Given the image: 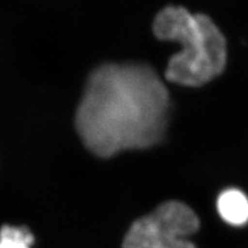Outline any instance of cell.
<instances>
[{"label": "cell", "mask_w": 248, "mask_h": 248, "mask_svg": "<svg viewBox=\"0 0 248 248\" xmlns=\"http://www.w3.org/2000/svg\"><path fill=\"white\" fill-rule=\"evenodd\" d=\"M169 111L168 90L151 66L107 63L90 75L75 126L93 154L110 157L159 144Z\"/></svg>", "instance_id": "6da1fadb"}, {"label": "cell", "mask_w": 248, "mask_h": 248, "mask_svg": "<svg viewBox=\"0 0 248 248\" xmlns=\"http://www.w3.org/2000/svg\"><path fill=\"white\" fill-rule=\"evenodd\" d=\"M153 32L161 40L177 42L182 52L168 61L166 78L197 88L219 76L226 66V40L207 15L192 14L182 6L170 5L157 13Z\"/></svg>", "instance_id": "7a4b0ae2"}, {"label": "cell", "mask_w": 248, "mask_h": 248, "mask_svg": "<svg viewBox=\"0 0 248 248\" xmlns=\"http://www.w3.org/2000/svg\"><path fill=\"white\" fill-rule=\"evenodd\" d=\"M197 214L181 201H168L136 221L124 237L123 248H195L187 240L199 230Z\"/></svg>", "instance_id": "3957f363"}, {"label": "cell", "mask_w": 248, "mask_h": 248, "mask_svg": "<svg viewBox=\"0 0 248 248\" xmlns=\"http://www.w3.org/2000/svg\"><path fill=\"white\" fill-rule=\"evenodd\" d=\"M217 210L223 221L233 226L248 222V198L243 192L230 188L222 192L217 199Z\"/></svg>", "instance_id": "277c9868"}, {"label": "cell", "mask_w": 248, "mask_h": 248, "mask_svg": "<svg viewBox=\"0 0 248 248\" xmlns=\"http://www.w3.org/2000/svg\"><path fill=\"white\" fill-rule=\"evenodd\" d=\"M33 235L24 226L4 225L0 229V248H31Z\"/></svg>", "instance_id": "5b68a950"}]
</instances>
